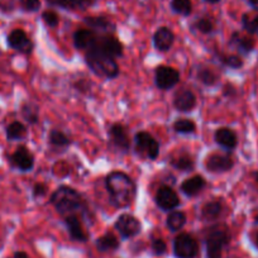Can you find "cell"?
<instances>
[{"instance_id":"6da1fadb","label":"cell","mask_w":258,"mask_h":258,"mask_svg":"<svg viewBox=\"0 0 258 258\" xmlns=\"http://www.w3.org/2000/svg\"><path fill=\"white\" fill-rule=\"evenodd\" d=\"M105 187L110 202L116 208H125L132 204L137 192L135 181L120 171H113L106 176Z\"/></svg>"},{"instance_id":"7a4b0ae2","label":"cell","mask_w":258,"mask_h":258,"mask_svg":"<svg viewBox=\"0 0 258 258\" xmlns=\"http://www.w3.org/2000/svg\"><path fill=\"white\" fill-rule=\"evenodd\" d=\"M54 209L62 215L75 214V212L84 209V199L80 192L70 186H59L54 190L49 199Z\"/></svg>"},{"instance_id":"3957f363","label":"cell","mask_w":258,"mask_h":258,"mask_svg":"<svg viewBox=\"0 0 258 258\" xmlns=\"http://www.w3.org/2000/svg\"><path fill=\"white\" fill-rule=\"evenodd\" d=\"M85 61L88 63L89 69L93 71L95 75L105 79H114L118 76L119 68L115 58H113L109 54L104 53L103 51L98 48H91L86 52Z\"/></svg>"},{"instance_id":"277c9868","label":"cell","mask_w":258,"mask_h":258,"mask_svg":"<svg viewBox=\"0 0 258 258\" xmlns=\"http://www.w3.org/2000/svg\"><path fill=\"white\" fill-rule=\"evenodd\" d=\"M230 240V234L224 225H215L208 232L207 239V257L222 258L223 249L228 245Z\"/></svg>"},{"instance_id":"5b68a950","label":"cell","mask_w":258,"mask_h":258,"mask_svg":"<svg viewBox=\"0 0 258 258\" xmlns=\"http://www.w3.org/2000/svg\"><path fill=\"white\" fill-rule=\"evenodd\" d=\"M173 252L177 258H197L199 245L195 238L182 233L173 240Z\"/></svg>"},{"instance_id":"8992f818","label":"cell","mask_w":258,"mask_h":258,"mask_svg":"<svg viewBox=\"0 0 258 258\" xmlns=\"http://www.w3.org/2000/svg\"><path fill=\"white\" fill-rule=\"evenodd\" d=\"M155 81L160 90H168L180 83V73L170 66H158L156 69Z\"/></svg>"},{"instance_id":"52a82bcc","label":"cell","mask_w":258,"mask_h":258,"mask_svg":"<svg viewBox=\"0 0 258 258\" xmlns=\"http://www.w3.org/2000/svg\"><path fill=\"white\" fill-rule=\"evenodd\" d=\"M115 229L120 233L121 237L132 238L136 237L142 229L141 222L131 214H121L115 222Z\"/></svg>"},{"instance_id":"ba28073f","label":"cell","mask_w":258,"mask_h":258,"mask_svg":"<svg viewBox=\"0 0 258 258\" xmlns=\"http://www.w3.org/2000/svg\"><path fill=\"white\" fill-rule=\"evenodd\" d=\"M137 150L145 153L150 160H156L160 153V145L157 141L147 132H140L135 137Z\"/></svg>"},{"instance_id":"9c48e42d","label":"cell","mask_w":258,"mask_h":258,"mask_svg":"<svg viewBox=\"0 0 258 258\" xmlns=\"http://www.w3.org/2000/svg\"><path fill=\"white\" fill-rule=\"evenodd\" d=\"M8 46L21 53H31L33 51V42L23 29H14L8 34Z\"/></svg>"},{"instance_id":"30bf717a","label":"cell","mask_w":258,"mask_h":258,"mask_svg":"<svg viewBox=\"0 0 258 258\" xmlns=\"http://www.w3.org/2000/svg\"><path fill=\"white\" fill-rule=\"evenodd\" d=\"M156 204L158 208L167 212V210H173L180 204V199L176 191L170 186H161L156 194Z\"/></svg>"},{"instance_id":"8fae6325","label":"cell","mask_w":258,"mask_h":258,"mask_svg":"<svg viewBox=\"0 0 258 258\" xmlns=\"http://www.w3.org/2000/svg\"><path fill=\"white\" fill-rule=\"evenodd\" d=\"M93 48L100 49V51L109 54L113 58H118V57L123 56V44H121V42L119 39L114 38L113 36L98 37Z\"/></svg>"},{"instance_id":"7c38bea8","label":"cell","mask_w":258,"mask_h":258,"mask_svg":"<svg viewBox=\"0 0 258 258\" xmlns=\"http://www.w3.org/2000/svg\"><path fill=\"white\" fill-rule=\"evenodd\" d=\"M11 162L14 167H17L21 171H31L34 166V157L31 153V151L24 146L17 148L16 152L12 155Z\"/></svg>"},{"instance_id":"4fadbf2b","label":"cell","mask_w":258,"mask_h":258,"mask_svg":"<svg viewBox=\"0 0 258 258\" xmlns=\"http://www.w3.org/2000/svg\"><path fill=\"white\" fill-rule=\"evenodd\" d=\"M207 170L210 172H227L234 166V161L230 156L225 155H212L205 161Z\"/></svg>"},{"instance_id":"5bb4252c","label":"cell","mask_w":258,"mask_h":258,"mask_svg":"<svg viewBox=\"0 0 258 258\" xmlns=\"http://www.w3.org/2000/svg\"><path fill=\"white\" fill-rule=\"evenodd\" d=\"M109 137L110 141L114 143L115 147H118L121 151H128L131 147V140H129L128 132L121 124L114 123L109 128Z\"/></svg>"},{"instance_id":"9a60e30c","label":"cell","mask_w":258,"mask_h":258,"mask_svg":"<svg viewBox=\"0 0 258 258\" xmlns=\"http://www.w3.org/2000/svg\"><path fill=\"white\" fill-rule=\"evenodd\" d=\"M64 224H66V228H68L69 233H70V237L74 240H78V242H86L88 240V234L84 230L81 219L78 215H66L64 217Z\"/></svg>"},{"instance_id":"2e32d148","label":"cell","mask_w":258,"mask_h":258,"mask_svg":"<svg viewBox=\"0 0 258 258\" xmlns=\"http://www.w3.org/2000/svg\"><path fill=\"white\" fill-rule=\"evenodd\" d=\"M215 142L220 146V147L225 148L227 151H233L237 147V135L233 129L228 128V126H222V128L217 129V132L214 135Z\"/></svg>"},{"instance_id":"e0dca14e","label":"cell","mask_w":258,"mask_h":258,"mask_svg":"<svg viewBox=\"0 0 258 258\" xmlns=\"http://www.w3.org/2000/svg\"><path fill=\"white\" fill-rule=\"evenodd\" d=\"M175 41V34L167 27H161L153 36V44L161 52H166L172 47Z\"/></svg>"},{"instance_id":"ac0fdd59","label":"cell","mask_w":258,"mask_h":258,"mask_svg":"<svg viewBox=\"0 0 258 258\" xmlns=\"http://www.w3.org/2000/svg\"><path fill=\"white\" fill-rule=\"evenodd\" d=\"M173 105L178 111H191L197 105V98L192 91L188 89H182L178 91L173 99Z\"/></svg>"},{"instance_id":"d6986e66","label":"cell","mask_w":258,"mask_h":258,"mask_svg":"<svg viewBox=\"0 0 258 258\" xmlns=\"http://www.w3.org/2000/svg\"><path fill=\"white\" fill-rule=\"evenodd\" d=\"M96 38H98V36L90 29H79L74 34V44L78 49L89 51L95 44Z\"/></svg>"},{"instance_id":"ffe728a7","label":"cell","mask_w":258,"mask_h":258,"mask_svg":"<svg viewBox=\"0 0 258 258\" xmlns=\"http://www.w3.org/2000/svg\"><path fill=\"white\" fill-rule=\"evenodd\" d=\"M205 185H207V182H205L203 176H192V177L186 178L181 183V191L185 194L186 197H197L198 194L202 192Z\"/></svg>"},{"instance_id":"44dd1931","label":"cell","mask_w":258,"mask_h":258,"mask_svg":"<svg viewBox=\"0 0 258 258\" xmlns=\"http://www.w3.org/2000/svg\"><path fill=\"white\" fill-rule=\"evenodd\" d=\"M229 44L232 47H234V48L237 49L240 54H243V56H247V54H249L250 52L254 49V41H253L252 38H249V37L242 36V34L238 33V32L232 34Z\"/></svg>"},{"instance_id":"7402d4cb","label":"cell","mask_w":258,"mask_h":258,"mask_svg":"<svg viewBox=\"0 0 258 258\" xmlns=\"http://www.w3.org/2000/svg\"><path fill=\"white\" fill-rule=\"evenodd\" d=\"M96 248L100 252H111V250H115L119 248V240L115 235L108 233V234H104L103 237L98 238Z\"/></svg>"},{"instance_id":"603a6c76","label":"cell","mask_w":258,"mask_h":258,"mask_svg":"<svg viewBox=\"0 0 258 258\" xmlns=\"http://www.w3.org/2000/svg\"><path fill=\"white\" fill-rule=\"evenodd\" d=\"M222 212H223V205L219 200L209 202L203 207L202 218L205 220H214L220 217Z\"/></svg>"},{"instance_id":"cb8c5ba5","label":"cell","mask_w":258,"mask_h":258,"mask_svg":"<svg viewBox=\"0 0 258 258\" xmlns=\"http://www.w3.org/2000/svg\"><path fill=\"white\" fill-rule=\"evenodd\" d=\"M49 145L56 148H63L71 145V140L58 129H52L48 136Z\"/></svg>"},{"instance_id":"d4e9b609","label":"cell","mask_w":258,"mask_h":258,"mask_svg":"<svg viewBox=\"0 0 258 258\" xmlns=\"http://www.w3.org/2000/svg\"><path fill=\"white\" fill-rule=\"evenodd\" d=\"M27 129L21 121H13L7 126V138L9 141H18L26 137Z\"/></svg>"},{"instance_id":"484cf974","label":"cell","mask_w":258,"mask_h":258,"mask_svg":"<svg viewBox=\"0 0 258 258\" xmlns=\"http://www.w3.org/2000/svg\"><path fill=\"white\" fill-rule=\"evenodd\" d=\"M186 223V215L182 212H172L167 217V228L172 232H178Z\"/></svg>"},{"instance_id":"4316f807","label":"cell","mask_w":258,"mask_h":258,"mask_svg":"<svg viewBox=\"0 0 258 258\" xmlns=\"http://www.w3.org/2000/svg\"><path fill=\"white\" fill-rule=\"evenodd\" d=\"M85 23L95 31L108 32L109 29H113L110 22L104 17H88V18H85Z\"/></svg>"},{"instance_id":"83f0119b","label":"cell","mask_w":258,"mask_h":258,"mask_svg":"<svg viewBox=\"0 0 258 258\" xmlns=\"http://www.w3.org/2000/svg\"><path fill=\"white\" fill-rule=\"evenodd\" d=\"M173 129H175L176 133H180V135H191V133L195 132L197 125L190 119L181 118L173 123Z\"/></svg>"},{"instance_id":"f1b7e54d","label":"cell","mask_w":258,"mask_h":258,"mask_svg":"<svg viewBox=\"0 0 258 258\" xmlns=\"http://www.w3.org/2000/svg\"><path fill=\"white\" fill-rule=\"evenodd\" d=\"M171 165H172V167L176 168V170L183 171V172H188V171L194 170L195 163H194V160L190 157V156L182 155V156H178L177 158H175V160L171 162Z\"/></svg>"},{"instance_id":"f546056e","label":"cell","mask_w":258,"mask_h":258,"mask_svg":"<svg viewBox=\"0 0 258 258\" xmlns=\"http://www.w3.org/2000/svg\"><path fill=\"white\" fill-rule=\"evenodd\" d=\"M242 26L249 34H258V14H243Z\"/></svg>"},{"instance_id":"4dcf8cb0","label":"cell","mask_w":258,"mask_h":258,"mask_svg":"<svg viewBox=\"0 0 258 258\" xmlns=\"http://www.w3.org/2000/svg\"><path fill=\"white\" fill-rule=\"evenodd\" d=\"M22 115L26 119V121H28L29 124H36L38 123V108L36 105H32V104H24L22 106Z\"/></svg>"},{"instance_id":"1f68e13d","label":"cell","mask_w":258,"mask_h":258,"mask_svg":"<svg viewBox=\"0 0 258 258\" xmlns=\"http://www.w3.org/2000/svg\"><path fill=\"white\" fill-rule=\"evenodd\" d=\"M171 8L175 13L181 14V16H190L191 11H192L191 0H172Z\"/></svg>"},{"instance_id":"d6a6232c","label":"cell","mask_w":258,"mask_h":258,"mask_svg":"<svg viewBox=\"0 0 258 258\" xmlns=\"http://www.w3.org/2000/svg\"><path fill=\"white\" fill-rule=\"evenodd\" d=\"M198 80L202 81L204 85L212 86V85H215V84H217L218 76L215 75L214 71H212L210 69L203 68V69H200L199 73H198Z\"/></svg>"},{"instance_id":"836d02e7","label":"cell","mask_w":258,"mask_h":258,"mask_svg":"<svg viewBox=\"0 0 258 258\" xmlns=\"http://www.w3.org/2000/svg\"><path fill=\"white\" fill-rule=\"evenodd\" d=\"M219 59L224 66H228L230 69H240L243 66L242 57L237 54H220Z\"/></svg>"},{"instance_id":"e575fe53","label":"cell","mask_w":258,"mask_h":258,"mask_svg":"<svg viewBox=\"0 0 258 258\" xmlns=\"http://www.w3.org/2000/svg\"><path fill=\"white\" fill-rule=\"evenodd\" d=\"M195 28L198 29L199 32H202V33H212L213 29H214V26H213L212 21H209V19H205V18H202L199 19V21H197V23H195Z\"/></svg>"},{"instance_id":"d590c367","label":"cell","mask_w":258,"mask_h":258,"mask_svg":"<svg viewBox=\"0 0 258 258\" xmlns=\"http://www.w3.org/2000/svg\"><path fill=\"white\" fill-rule=\"evenodd\" d=\"M42 19H43V22L47 24V26L52 27V28H53V27H56L59 22L58 16H57V14L52 11L43 12V14H42Z\"/></svg>"},{"instance_id":"8d00e7d4","label":"cell","mask_w":258,"mask_h":258,"mask_svg":"<svg viewBox=\"0 0 258 258\" xmlns=\"http://www.w3.org/2000/svg\"><path fill=\"white\" fill-rule=\"evenodd\" d=\"M166 248H167V245H166L165 240L161 239V238H156L152 240V249L157 255L163 254L166 252Z\"/></svg>"},{"instance_id":"74e56055","label":"cell","mask_w":258,"mask_h":258,"mask_svg":"<svg viewBox=\"0 0 258 258\" xmlns=\"http://www.w3.org/2000/svg\"><path fill=\"white\" fill-rule=\"evenodd\" d=\"M22 7L27 12H36L41 7V2L39 0H22Z\"/></svg>"},{"instance_id":"f35d334b","label":"cell","mask_w":258,"mask_h":258,"mask_svg":"<svg viewBox=\"0 0 258 258\" xmlns=\"http://www.w3.org/2000/svg\"><path fill=\"white\" fill-rule=\"evenodd\" d=\"M47 194V187L43 183H36L33 186V197L34 198H42Z\"/></svg>"},{"instance_id":"ab89813d","label":"cell","mask_w":258,"mask_h":258,"mask_svg":"<svg viewBox=\"0 0 258 258\" xmlns=\"http://www.w3.org/2000/svg\"><path fill=\"white\" fill-rule=\"evenodd\" d=\"M71 2V6L76 7V8H81V9H85L88 7H90L91 4L94 3V0H70Z\"/></svg>"},{"instance_id":"60d3db41","label":"cell","mask_w":258,"mask_h":258,"mask_svg":"<svg viewBox=\"0 0 258 258\" xmlns=\"http://www.w3.org/2000/svg\"><path fill=\"white\" fill-rule=\"evenodd\" d=\"M47 3H49L51 6L61 7V8H64V9L73 8L70 0H47Z\"/></svg>"},{"instance_id":"b9f144b4","label":"cell","mask_w":258,"mask_h":258,"mask_svg":"<svg viewBox=\"0 0 258 258\" xmlns=\"http://www.w3.org/2000/svg\"><path fill=\"white\" fill-rule=\"evenodd\" d=\"M245 2H247L254 11L258 12V0H245Z\"/></svg>"},{"instance_id":"7bdbcfd3","label":"cell","mask_w":258,"mask_h":258,"mask_svg":"<svg viewBox=\"0 0 258 258\" xmlns=\"http://www.w3.org/2000/svg\"><path fill=\"white\" fill-rule=\"evenodd\" d=\"M14 258H28V255L24 252H17L16 254H14Z\"/></svg>"},{"instance_id":"ee69618b","label":"cell","mask_w":258,"mask_h":258,"mask_svg":"<svg viewBox=\"0 0 258 258\" xmlns=\"http://www.w3.org/2000/svg\"><path fill=\"white\" fill-rule=\"evenodd\" d=\"M254 244H255V247L258 248V232H257V234H255V237H254Z\"/></svg>"},{"instance_id":"f6af8a7d","label":"cell","mask_w":258,"mask_h":258,"mask_svg":"<svg viewBox=\"0 0 258 258\" xmlns=\"http://www.w3.org/2000/svg\"><path fill=\"white\" fill-rule=\"evenodd\" d=\"M253 177H254L255 182L258 183V171H257V172H254V173H253Z\"/></svg>"},{"instance_id":"bcb514c9","label":"cell","mask_w":258,"mask_h":258,"mask_svg":"<svg viewBox=\"0 0 258 258\" xmlns=\"http://www.w3.org/2000/svg\"><path fill=\"white\" fill-rule=\"evenodd\" d=\"M208 3H218V2H220V0H207Z\"/></svg>"},{"instance_id":"7dc6e473","label":"cell","mask_w":258,"mask_h":258,"mask_svg":"<svg viewBox=\"0 0 258 258\" xmlns=\"http://www.w3.org/2000/svg\"><path fill=\"white\" fill-rule=\"evenodd\" d=\"M254 222H255V224H258V214L254 217Z\"/></svg>"}]
</instances>
